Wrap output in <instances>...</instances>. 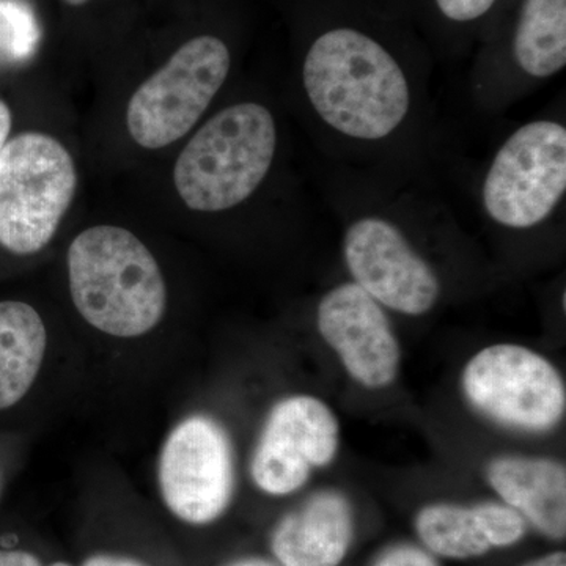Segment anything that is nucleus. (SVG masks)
Masks as SVG:
<instances>
[{
    "mask_svg": "<svg viewBox=\"0 0 566 566\" xmlns=\"http://www.w3.org/2000/svg\"><path fill=\"white\" fill-rule=\"evenodd\" d=\"M375 566H439L434 558L415 546H397L387 551Z\"/></svg>",
    "mask_w": 566,
    "mask_h": 566,
    "instance_id": "obj_19",
    "label": "nucleus"
},
{
    "mask_svg": "<svg viewBox=\"0 0 566 566\" xmlns=\"http://www.w3.org/2000/svg\"><path fill=\"white\" fill-rule=\"evenodd\" d=\"M11 123H13V118H11L10 107L0 99V151L3 150L7 142H9Z\"/></svg>",
    "mask_w": 566,
    "mask_h": 566,
    "instance_id": "obj_22",
    "label": "nucleus"
},
{
    "mask_svg": "<svg viewBox=\"0 0 566 566\" xmlns=\"http://www.w3.org/2000/svg\"><path fill=\"white\" fill-rule=\"evenodd\" d=\"M230 566H275L270 562L262 560V558H248V560H240Z\"/></svg>",
    "mask_w": 566,
    "mask_h": 566,
    "instance_id": "obj_24",
    "label": "nucleus"
},
{
    "mask_svg": "<svg viewBox=\"0 0 566 566\" xmlns=\"http://www.w3.org/2000/svg\"><path fill=\"white\" fill-rule=\"evenodd\" d=\"M48 334L32 305L0 303V411L17 405L39 375Z\"/></svg>",
    "mask_w": 566,
    "mask_h": 566,
    "instance_id": "obj_16",
    "label": "nucleus"
},
{
    "mask_svg": "<svg viewBox=\"0 0 566 566\" xmlns=\"http://www.w3.org/2000/svg\"><path fill=\"white\" fill-rule=\"evenodd\" d=\"M297 88L335 158L397 169L431 125L433 51L411 0H303Z\"/></svg>",
    "mask_w": 566,
    "mask_h": 566,
    "instance_id": "obj_1",
    "label": "nucleus"
},
{
    "mask_svg": "<svg viewBox=\"0 0 566 566\" xmlns=\"http://www.w3.org/2000/svg\"><path fill=\"white\" fill-rule=\"evenodd\" d=\"M65 2L71 7H81L84 6V3H87L88 0H65Z\"/></svg>",
    "mask_w": 566,
    "mask_h": 566,
    "instance_id": "obj_25",
    "label": "nucleus"
},
{
    "mask_svg": "<svg viewBox=\"0 0 566 566\" xmlns=\"http://www.w3.org/2000/svg\"><path fill=\"white\" fill-rule=\"evenodd\" d=\"M352 505L338 491H322L275 528L273 551L282 566H338L352 545Z\"/></svg>",
    "mask_w": 566,
    "mask_h": 566,
    "instance_id": "obj_14",
    "label": "nucleus"
},
{
    "mask_svg": "<svg viewBox=\"0 0 566 566\" xmlns=\"http://www.w3.org/2000/svg\"><path fill=\"white\" fill-rule=\"evenodd\" d=\"M282 132L273 107L240 99L212 114L182 148L174 185L191 211L222 214L251 202L273 174Z\"/></svg>",
    "mask_w": 566,
    "mask_h": 566,
    "instance_id": "obj_2",
    "label": "nucleus"
},
{
    "mask_svg": "<svg viewBox=\"0 0 566 566\" xmlns=\"http://www.w3.org/2000/svg\"><path fill=\"white\" fill-rule=\"evenodd\" d=\"M323 340L340 357L345 370L368 389L397 378L400 345L385 307L353 281L323 294L316 307Z\"/></svg>",
    "mask_w": 566,
    "mask_h": 566,
    "instance_id": "obj_12",
    "label": "nucleus"
},
{
    "mask_svg": "<svg viewBox=\"0 0 566 566\" xmlns=\"http://www.w3.org/2000/svg\"><path fill=\"white\" fill-rule=\"evenodd\" d=\"M233 69L229 41L203 33L182 43L129 98L126 128L142 148L161 150L188 136Z\"/></svg>",
    "mask_w": 566,
    "mask_h": 566,
    "instance_id": "obj_8",
    "label": "nucleus"
},
{
    "mask_svg": "<svg viewBox=\"0 0 566 566\" xmlns=\"http://www.w3.org/2000/svg\"><path fill=\"white\" fill-rule=\"evenodd\" d=\"M505 0H411L417 25L441 55H465Z\"/></svg>",
    "mask_w": 566,
    "mask_h": 566,
    "instance_id": "obj_17",
    "label": "nucleus"
},
{
    "mask_svg": "<svg viewBox=\"0 0 566 566\" xmlns=\"http://www.w3.org/2000/svg\"><path fill=\"white\" fill-rule=\"evenodd\" d=\"M69 281L82 318L114 337L150 333L166 312L161 268L123 227L95 226L77 234L69 249Z\"/></svg>",
    "mask_w": 566,
    "mask_h": 566,
    "instance_id": "obj_4",
    "label": "nucleus"
},
{
    "mask_svg": "<svg viewBox=\"0 0 566 566\" xmlns=\"http://www.w3.org/2000/svg\"><path fill=\"white\" fill-rule=\"evenodd\" d=\"M566 123L564 114L521 123L497 145L479 182V205L494 229L531 233L564 214Z\"/></svg>",
    "mask_w": 566,
    "mask_h": 566,
    "instance_id": "obj_6",
    "label": "nucleus"
},
{
    "mask_svg": "<svg viewBox=\"0 0 566 566\" xmlns=\"http://www.w3.org/2000/svg\"><path fill=\"white\" fill-rule=\"evenodd\" d=\"M0 566H41L39 558L24 551H0Z\"/></svg>",
    "mask_w": 566,
    "mask_h": 566,
    "instance_id": "obj_20",
    "label": "nucleus"
},
{
    "mask_svg": "<svg viewBox=\"0 0 566 566\" xmlns=\"http://www.w3.org/2000/svg\"><path fill=\"white\" fill-rule=\"evenodd\" d=\"M523 566H566V554L564 551H558V553L547 554V556L527 562Z\"/></svg>",
    "mask_w": 566,
    "mask_h": 566,
    "instance_id": "obj_23",
    "label": "nucleus"
},
{
    "mask_svg": "<svg viewBox=\"0 0 566 566\" xmlns=\"http://www.w3.org/2000/svg\"><path fill=\"white\" fill-rule=\"evenodd\" d=\"M39 41V28L31 9L21 0H0V59L28 57Z\"/></svg>",
    "mask_w": 566,
    "mask_h": 566,
    "instance_id": "obj_18",
    "label": "nucleus"
},
{
    "mask_svg": "<svg viewBox=\"0 0 566 566\" xmlns=\"http://www.w3.org/2000/svg\"><path fill=\"white\" fill-rule=\"evenodd\" d=\"M526 527L520 513L501 504L428 505L416 520L423 545L438 556L455 560L516 545L526 535Z\"/></svg>",
    "mask_w": 566,
    "mask_h": 566,
    "instance_id": "obj_13",
    "label": "nucleus"
},
{
    "mask_svg": "<svg viewBox=\"0 0 566 566\" xmlns=\"http://www.w3.org/2000/svg\"><path fill=\"white\" fill-rule=\"evenodd\" d=\"M51 566H71L69 564H63V562H59V564H54V565H51Z\"/></svg>",
    "mask_w": 566,
    "mask_h": 566,
    "instance_id": "obj_26",
    "label": "nucleus"
},
{
    "mask_svg": "<svg viewBox=\"0 0 566 566\" xmlns=\"http://www.w3.org/2000/svg\"><path fill=\"white\" fill-rule=\"evenodd\" d=\"M82 566H147L134 558L114 557V556H95L88 558Z\"/></svg>",
    "mask_w": 566,
    "mask_h": 566,
    "instance_id": "obj_21",
    "label": "nucleus"
},
{
    "mask_svg": "<svg viewBox=\"0 0 566 566\" xmlns=\"http://www.w3.org/2000/svg\"><path fill=\"white\" fill-rule=\"evenodd\" d=\"M229 436L210 417L182 420L167 438L159 461L164 502L189 524H208L226 512L233 494Z\"/></svg>",
    "mask_w": 566,
    "mask_h": 566,
    "instance_id": "obj_10",
    "label": "nucleus"
},
{
    "mask_svg": "<svg viewBox=\"0 0 566 566\" xmlns=\"http://www.w3.org/2000/svg\"><path fill=\"white\" fill-rule=\"evenodd\" d=\"M461 382L469 403L505 427L545 433L564 419V378L526 346H488L465 365Z\"/></svg>",
    "mask_w": 566,
    "mask_h": 566,
    "instance_id": "obj_9",
    "label": "nucleus"
},
{
    "mask_svg": "<svg viewBox=\"0 0 566 566\" xmlns=\"http://www.w3.org/2000/svg\"><path fill=\"white\" fill-rule=\"evenodd\" d=\"M77 191V169L54 136L24 133L0 151V245L17 255L43 251Z\"/></svg>",
    "mask_w": 566,
    "mask_h": 566,
    "instance_id": "obj_7",
    "label": "nucleus"
},
{
    "mask_svg": "<svg viewBox=\"0 0 566 566\" xmlns=\"http://www.w3.org/2000/svg\"><path fill=\"white\" fill-rule=\"evenodd\" d=\"M338 449L337 417L311 395L279 401L268 417L252 458L255 485L271 495L300 490L314 469L333 463Z\"/></svg>",
    "mask_w": 566,
    "mask_h": 566,
    "instance_id": "obj_11",
    "label": "nucleus"
},
{
    "mask_svg": "<svg viewBox=\"0 0 566 566\" xmlns=\"http://www.w3.org/2000/svg\"><path fill=\"white\" fill-rule=\"evenodd\" d=\"M486 480L506 506L554 539L566 535V469L549 458L499 457Z\"/></svg>",
    "mask_w": 566,
    "mask_h": 566,
    "instance_id": "obj_15",
    "label": "nucleus"
},
{
    "mask_svg": "<svg viewBox=\"0 0 566 566\" xmlns=\"http://www.w3.org/2000/svg\"><path fill=\"white\" fill-rule=\"evenodd\" d=\"M342 252L352 281L389 311L430 314L441 300L434 264L417 248L409 226L412 196L392 191L340 193Z\"/></svg>",
    "mask_w": 566,
    "mask_h": 566,
    "instance_id": "obj_3",
    "label": "nucleus"
},
{
    "mask_svg": "<svg viewBox=\"0 0 566 566\" xmlns=\"http://www.w3.org/2000/svg\"><path fill=\"white\" fill-rule=\"evenodd\" d=\"M469 93L501 114L566 66V0H505L475 44Z\"/></svg>",
    "mask_w": 566,
    "mask_h": 566,
    "instance_id": "obj_5",
    "label": "nucleus"
}]
</instances>
